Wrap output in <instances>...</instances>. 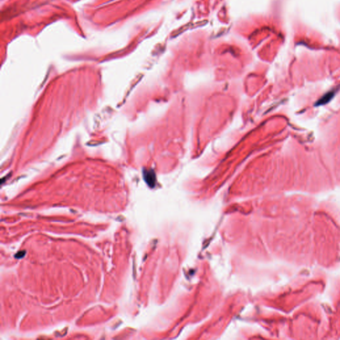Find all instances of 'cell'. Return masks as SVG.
<instances>
[{
  "label": "cell",
  "instance_id": "6da1fadb",
  "mask_svg": "<svg viewBox=\"0 0 340 340\" xmlns=\"http://www.w3.org/2000/svg\"><path fill=\"white\" fill-rule=\"evenodd\" d=\"M145 174H146L145 180L147 183H148L150 187H154L155 185V181L154 173L153 172L152 173L147 172Z\"/></svg>",
  "mask_w": 340,
  "mask_h": 340
}]
</instances>
